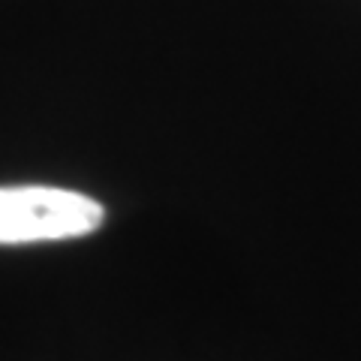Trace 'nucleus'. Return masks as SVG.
<instances>
[{"label": "nucleus", "instance_id": "1", "mask_svg": "<svg viewBox=\"0 0 361 361\" xmlns=\"http://www.w3.org/2000/svg\"><path fill=\"white\" fill-rule=\"evenodd\" d=\"M97 199L61 187H0V244L82 238L99 229Z\"/></svg>", "mask_w": 361, "mask_h": 361}]
</instances>
